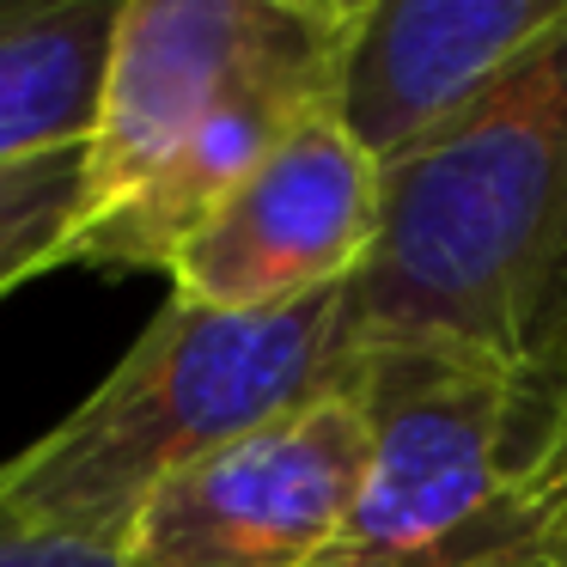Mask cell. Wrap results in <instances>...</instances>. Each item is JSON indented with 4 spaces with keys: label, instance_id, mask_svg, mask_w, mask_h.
<instances>
[{
    "label": "cell",
    "instance_id": "cell-9",
    "mask_svg": "<svg viewBox=\"0 0 567 567\" xmlns=\"http://www.w3.org/2000/svg\"><path fill=\"white\" fill-rule=\"evenodd\" d=\"M86 208V147L0 165V299L31 275L62 269Z\"/></svg>",
    "mask_w": 567,
    "mask_h": 567
},
{
    "label": "cell",
    "instance_id": "cell-3",
    "mask_svg": "<svg viewBox=\"0 0 567 567\" xmlns=\"http://www.w3.org/2000/svg\"><path fill=\"white\" fill-rule=\"evenodd\" d=\"M367 470L311 567H555L567 494L525 464L518 391L427 342H367Z\"/></svg>",
    "mask_w": 567,
    "mask_h": 567
},
{
    "label": "cell",
    "instance_id": "cell-8",
    "mask_svg": "<svg viewBox=\"0 0 567 567\" xmlns=\"http://www.w3.org/2000/svg\"><path fill=\"white\" fill-rule=\"evenodd\" d=\"M123 0H0V165L86 147Z\"/></svg>",
    "mask_w": 567,
    "mask_h": 567
},
{
    "label": "cell",
    "instance_id": "cell-6",
    "mask_svg": "<svg viewBox=\"0 0 567 567\" xmlns=\"http://www.w3.org/2000/svg\"><path fill=\"white\" fill-rule=\"evenodd\" d=\"M379 238V165L318 111L184 238L165 281L189 306L275 311L348 287Z\"/></svg>",
    "mask_w": 567,
    "mask_h": 567
},
{
    "label": "cell",
    "instance_id": "cell-4",
    "mask_svg": "<svg viewBox=\"0 0 567 567\" xmlns=\"http://www.w3.org/2000/svg\"><path fill=\"white\" fill-rule=\"evenodd\" d=\"M354 25L360 0H123L86 141L80 226L135 196L238 92L275 80L342 86Z\"/></svg>",
    "mask_w": 567,
    "mask_h": 567
},
{
    "label": "cell",
    "instance_id": "cell-12",
    "mask_svg": "<svg viewBox=\"0 0 567 567\" xmlns=\"http://www.w3.org/2000/svg\"><path fill=\"white\" fill-rule=\"evenodd\" d=\"M555 567H567V543H561V555H555Z\"/></svg>",
    "mask_w": 567,
    "mask_h": 567
},
{
    "label": "cell",
    "instance_id": "cell-7",
    "mask_svg": "<svg viewBox=\"0 0 567 567\" xmlns=\"http://www.w3.org/2000/svg\"><path fill=\"white\" fill-rule=\"evenodd\" d=\"M561 25L567 0H360L336 116L384 172L452 135Z\"/></svg>",
    "mask_w": 567,
    "mask_h": 567
},
{
    "label": "cell",
    "instance_id": "cell-11",
    "mask_svg": "<svg viewBox=\"0 0 567 567\" xmlns=\"http://www.w3.org/2000/svg\"><path fill=\"white\" fill-rule=\"evenodd\" d=\"M0 567H116L111 549H86V543L50 537V530L25 525L19 513L0 506Z\"/></svg>",
    "mask_w": 567,
    "mask_h": 567
},
{
    "label": "cell",
    "instance_id": "cell-5",
    "mask_svg": "<svg viewBox=\"0 0 567 567\" xmlns=\"http://www.w3.org/2000/svg\"><path fill=\"white\" fill-rule=\"evenodd\" d=\"M367 440L354 379L262 421L147 494L116 567H311L354 506Z\"/></svg>",
    "mask_w": 567,
    "mask_h": 567
},
{
    "label": "cell",
    "instance_id": "cell-1",
    "mask_svg": "<svg viewBox=\"0 0 567 567\" xmlns=\"http://www.w3.org/2000/svg\"><path fill=\"white\" fill-rule=\"evenodd\" d=\"M360 342H427L530 396L567 348V25L452 135L379 172Z\"/></svg>",
    "mask_w": 567,
    "mask_h": 567
},
{
    "label": "cell",
    "instance_id": "cell-10",
    "mask_svg": "<svg viewBox=\"0 0 567 567\" xmlns=\"http://www.w3.org/2000/svg\"><path fill=\"white\" fill-rule=\"evenodd\" d=\"M518 421H525V464L567 494V348L549 367V379L530 396H518Z\"/></svg>",
    "mask_w": 567,
    "mask_h": 567
},
{
    "label": "cell",
    "instance_id": "cell-2",
    "mask_svg": "<svg viewBox=\"0 0 567 567\" xmlns=\"http://www.w3.org/2000/svg\"><path fill=\"white\" fill-rule=\"evenodd\" d=\"M360 354L348 287L275 311H214L165 293L99 391L0 464V506L116 555L147 494L262 421L342 391Z\"/></svg>",
    "mask_w": 567,
    "mask_h": 567
}]
</instances>
